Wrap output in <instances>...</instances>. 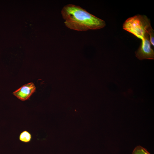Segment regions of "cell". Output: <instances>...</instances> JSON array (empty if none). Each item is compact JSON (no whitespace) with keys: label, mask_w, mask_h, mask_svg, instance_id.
<instances>
[{"label":"cell","mask_w":154,"mask_h":154,"mask_svg":"<svg viewBox=\"0 0 154 154\" xmlns=\"http://www.w3.org/2000/svg\"><path fill=\"white\" fill-rule=\"evenodd\" d=\"M61 13L65 25L71 29L80 31L96 30L106 25L104 21L78 6L68 4L63 7Z\"/></svg>","instance_id":"cell-1"},{"label":"cell","mask_w":154,"mask_h":154,"mask_svg":"<svg viewBox=\"0 0 154 154\" xmlns=\"http://www.w3.org/2000/svg\"><path fill=\"white\" fill-rule=\"evenodd\" d=\"M123 28L142 41L154 36L150 20L145 15H136L129 18L123 23Z\"/></svg>","instance_id":"cell-2"},{"label":"cell","mask_w":154,"mask_h":154,"mask_svg":"<svg viewBox=\"0 0 154 154\" xmlns=\"http://www.w3.org/2000/svg\"><path fill=\"white\" fill-rule=\"evenodd\" d=\"M36 90V87L33 82L23 86L14 92L13 94L20 100L24 101L29 99Z\"/></svg>","instance_id":"cell-3"},{"label":"cell","mask_w":154,"mask_h":154,"mask_svg":"<svg viewBox=\"0 0 154 154\" xmlns=\"http://www.w3.org/2000/svg\"><path fill=\"white\" fill-rule=\"evenodd\" d=\"M136 56L140 60L154 59V51L150 42L141 43L138 49L135 52Z\"/></svg>","instance_id":"cell-4"},{"label":"cell","mask_w":154,"mask_h":154,"mask_svg":"<svg viewBox=\"0 0 154 154\" xmlns=\"http://www.w3.org/2000/svg\"><path fill=\"white\" fill-rule=\"evenodd\" d=\"M33 23L30 20H26L22 29V34L24 37L32 41L35 40L36 38L35 30Z\"/></svg>","instance_id":"cell-5"},{"label":"cell","mask_w":154,"mask_h":154,"mask_svg":"<svg viewBox=\"0 0 154 154\" xmlns=\"http://www.w3.org/2000/svg\"><path fill=\"white\" fill-rule=\"evenodd\" d=\"M32 139V135L28 131L25 130L22 131L19 136V140L21 141L27 143L30 142Z\"/></svg>","instance_id":"cell-6"},{"label":"cell","mask_w":154,"mask_h":154,"mask_svg":"<svg viewBox=\"0 0 154 154\" xmlns=\"http://www.w3.org/2000/svg\"><path fill=\"white\" fill-rule=\"evenodd\" d=\"M132 154H151L144 148L140 146H137L133 150Z\"/></svg>","instance_id":"cell-7"}]
</instances>
